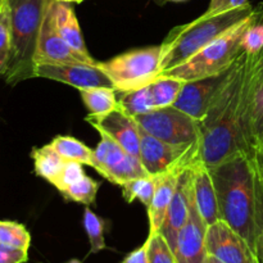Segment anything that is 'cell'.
Masks as SVG:
<instances>
[{
	"label": "cell",
	"instance_id": "19",
	"mask_svg": "<svg viewBox=\"0 0 263 263\" xmlns=\"http://www.w3.org/2000/svg\"><path fill=\"white\" fill-rule=\"evenodd\" d=\"M251 136L253 149L263 143V50L257 55L251 102Z\"/></svg>",
	"mask_w": 263,
	"mask_h": 263
},
{
	"label": "cell",
	"instance_id": "7",
	"mask_svg": "<svg viewBox=\"0 0 263 263\" xmlns=\"http://www.w3.org/2000/svg\"><path fill=\"white\" fill-rule=\"evenodd\" d=\"M139 127L149 135L177 146L198 148L200 144V122L174 105L156 108L135 117Z\"/></svg>",
	"mask_w": 263,
	"mask_h": 263
},
{
	"label": "cell",
	"instance_id": "18",
	"mask_svg": "<svg viewBox=\"0 0 263 263\" xmlns=\"http://www.w3.org/2000/svg\"><path fill=\"white\" fill-rule=\"evenodd\" d=\"M181 171L168 172V174L157 176L156 193H154L153 199L148 207L149 234H157L161 231L167 211H168L170 203L174 197L177 177Z\"/></svg>",
	"mask_w": 263,
	"mask_h": 263
},
{
	"label": "cell",
	"instance_id": "31",
	"mask_svg": "<svg viewBox=\"0 0 263 263\" xmlns=\"http://www.w3.org/2000/svg\"><path fill=\"white\" fill-rule=\"evenodd\" d=\"M10 51V13L8 0L0 4V76H4Z\"/></svg>",
	"mask_w": 263,
	"mask_h": 263
},
{
	"label": "cell",
	"instance_id": "16",
	"mask_svg": "<svg viewBox=\"0 0 263 263\" xmlns=\"http://www.w3.org/2000/svg\"><path fill=\"white\" fill-rule=\"evenodd\" d=\"M190 167H192L193 198L195 205L207 225H212L221 220V215L210 168L199 161L193 162Z\"/></svg>",
	"mask_w": 263,
	"mask_h": 263
},
{
	"label": "cell",
	"instance_id": "3",
	"mask_svg": "<svg viewBox=\"0 0 263 263\" xmlns=\"http://www.w3.org/2000/svg\"><path fill=\"white\" fill-rule=\"evenodd\" d=\"M253 12L254 8L247 4L217 14L203 13L197 20L175 27L161 45L159 73L189 61L198 51L251 17Z\"/></svg>",
	"mask_w": 263,
	"mask_h": 263
},
{
	"label": "cell",
	"instance_id": "32",
	"mask_svg": "<svg viewBox=\"0 0 263 263\" xmlns=\"http://www.w3.org/2000/svg\"><path fill=\"white\" fill-rule=\"evenodd\" d=\"M84 164L77 163V162H67L66 166H64L63 171H62L61 176H59L58 181L54 186L62 192L66 187L71 186L72 184L77 182L79 180H81L85 176V171L82 168Z\"/></svg>",
	"mask_w": 263,
	"mask_h": 263
},
{
	"label": "cell",
	"instance_id": "42",
	"mask_svg": "<svg viewBox=\"0 0 263 263\" xmlns=\"http://www.w3.org/2000/svg\"><path fill=\"white\" fill-rule=\"evenodd\" d=\"M68 263H80V262L76 261V259H73V261H71V262H68Z\"/></svg>",
	"mask_w": 263,
	"mask_h": 263
},
{
	"label": "cell",
	"instance_id": "29",
	"mask_svg": "<svg viewBox=\"0 0 263 263\" xmlns=\"http://www.w3.org/2000/svg\"><path fill=\"white\" fill-rule=\"evenodd\" d=\"M104 221L92 212L89 207L84 212V228L90 243V253L97 254L105 249Z\"/></svg>",
	"mask_w": 263,
	"mask_h": 263
},
{
	"label": "cell",
	"instance_id": "2",
	"mask_svg": "<svg viewBox=\"0 0 263 263\" xmlns=\"http://www.w3.org/2000/svg\"><path fill=\"white\" fill-rule=\"evenodd\" d=\"M208 168L215 184L221 220L256 251L263 226V180L253 157L239 154Z\"/></svg>",
	"mask_w": 263,
	"mask_h": 263
},
{
	"label": "cell",
	"instance_id": "27",
	"mask_svg": "<svg viewBox=\"0 0 263 263\" xmlns=\"http://www.w3.org/2000/svg\"><path fill=\"white\" fill-rule=\"evenodd\" d=\"M0 244L28 251L31 246V234L22 223L15 221H0Z\"/></svg>",
	"mask_w": 263,
	"mask_h": 263
},
{
	"label": "cell",
	"instance_id": "30",
	"mask_svg": "<svg viewBox=\"0 0 263 263\" xmlns=\"http://www.w3.org/2000/svg\"><path fill=\"white\" fill-rule=\"evenodd\" d=\"M146 244L149 263H176L174 249L161 233L149 234Z\"/></svg>",
	"mask_w": 263,
	"mask_h": 263
},
{
	"label": "cell",
	"instance_id": "6",
	"mask_svg": "<svg viewBox=\"0 0 263 263\" xmlns=\"http://www.w3.org/2000/svg\"><path fill=\"white\" fill-rule=\"evenodd\" d=\"M161 62V45L126 51L98 67L112 81L116 91L126 92L146 86L157 79Z\"/></svg>",
	"mask_w": 263,
	"mask_h": 263
},
{
	"label": "cell",
	"instance_id": "34",
	"mask_svg": "<svg viewBox=\"0 0 263 263\" xmlns=\"http://www.w3.org/2000/svg\"><path fill=\"white\" fill-rule=\"evenodd\" d=\"M27 261L28 251L0 244V263H26Z\"/></svg>",
	"mask_w": 263,
	"mask_h": 263
},
{
	"label": "cell",
	"instance_id": "25",
	"mask_svg": "<svg viewBox=\"0 0 263 263\" xmlns=\"http://www.w3.org/2000/svg\"><path fill=\"white\" fill-rule=\"evenodd\" d=\"M121 187H122V197L126 202L133 203L134 200L138 199L148 208L156 193L157 176L139 177L127 181Z\"/></svg>",
	"mask_w": 263,
	"mask_h": 263
},
{
	"label": "cell",
	"instance_id": "43",
	"mask_svg": "<svg viewBox=\"0 0 263 263\" xmlns=\"http://www.w3.org/2000/svg\"><path fill=\"white\" fill-rule=\"evenodd\" d=\"M3 2H5V0H0V4H2V3H3Z\"/></svg>",
	"mask_w": 263,
	"mask_h": 263
},
{
	"label": "cell",
	"instance_id": "38",
	"mask_svg": "<svg viewBox=\"0 0 263 263\" xmlns=\"http://www.w3.org/2000/svg\"><path fill=\"white\" fill-rule=\"evenodd\" d=\"M204 263H222V262H220V261H218V259H216L215 257L207 256V258H205V262Z\"/></svg>",
	"mask_w": 263,
	"mask_h": 263
},
{
	"label": "cell",
	"instance_id": "9",
	"mask_svg": "<svg viewBox=\"0 0 263 263\" xmlns=\"http://www.w3.org/2000/svg\"><path fill=\"white\" fill-rule=\"evenodd\" d=\"M205 249L208 256L222 263H259L248 241L222 220L208 225Z\"/></svg>",
	"mask_w": 263,
	"mask_h": 263
},
{
	"label": "cell",
	"instance_id": "21",
	"mask_svg": "<svg viewBox=\"0 0 263 263\" xmlns=\"http://www.w3.org/2000/svg\"><path fill=\"white\" fill-rule=\"evenodd\" d=\"M54 151L67 162H77L95 168V154L92 149L73 136H57L50 141Z\"/></svg>",
	"mask_w": 263,
	"mask_h": 263
},
{
	"label": "cell",
	"instance_id": "33",
	"mask_svg": "<svg viewBox=\"0 0 263 263\" xmlns=\"http://www.w3.org/2000/svg\"><path fill=\"white\" fill-rule=\"evenodd\" d=\"M247 4H249L248 0H211L204 14H217V13L228 12V10L241 8Z\"/></svg>",
	"mask_w": 263,
	"mask_h": 263
},
{
	"label": "cell",
	"instance_id": "10",
	"mask_svg": "<svg viewBox=\"0 0 263 263\" xmlns=\"http://www.w3.org/2000/svg\"><path fill=\"white\" fill-rule=\"evenodd\" d=\"M235 63L229 69L215 76L194 81H185L179 98L174 103V107L200 122L207 115L212 100L233 74Z\"/></svg>",
	"mask_w": 263,
	"mask_h": 263
},
{
	"label": "cell",
	"instance_id": "44",
	"mask_svg": "<svg viewBox=\"0 0 263 263\" xmlns=\"http://www.w3.org/2000/svg\"><path fill=\"white\" fill-rule=\"evenodd\" d=\"M262 7H263V5H262Z\"/></svg>",
	"mask_w": 263,
	"mask_h": 263
},
{
	"label": "cell",
	"instance_id": "26",
	"mask_svg": "<svg viewBox=\"0 0 263 263\" xmlns=\"http://www.w3.org/2000/svg\"><path fill=\"white\" fill-rule=\"evenodd\" d=\"M243 50L248 54H258L263 50V7L254 8L248 27L241 40Z\"/></svg>",
	"mask_w": 263,
	"mask_h": 263
},
{
	"label": "cell",
	"instance_id": "35",
	"mask_svg": "<svg viewBox=\"0 0 263 263\" xmlns=\"http://www.w3.org/2000/svg\"><path fill=\"white\" fill-rule=\"evenodd\" d=\"M121 263H149L148 244H146V241L143 246L139 247L138 249H135V251H133L131 253H128Z\"/></svg>",
	"mask_w": 263,
	"mask_h": 263
},
{
	"label": "cell",
	"instance_id": "23",
	"mask_svg": "<svg viewBox=\"0 0 263 263\" xmlns=\"http://www.w3.org/2000/svg\"><path fill=\"white\" fill-rule=\"evenodd\" d=\"M184 84L185 81L176 79V77H157L154 81L149 84V91H151L154 107L164 108L174 105Z\"/></svg>",
	"mask_w": 263,
	"mask_h": 263
},
{
	"label": "cell",
	"instance_id": "39",
	"mask_svg": "<svg viewBox=\"0 0 263 263\" xmlns=\"http://www.w3.org/2000/svg\"><path fill=\"white\" fill-rule=\"evenodd\" d=\"M57 2H62V3H82L85 2V0H57Z\"/></svg>",
	"mask_w": 263,
	"mask_h": 263
},
{
	"label": "cell",
	"instance_id": "24",
	"mask_svg": "<svg viewBox=\"0 0 263 263\" xmlns=\"http://www.w3.org/2000/svg\"><path fill=\"white\" fill-rule=\"evenodd\" d=\"M121 94L122 97L118 99V107L130 117L135 118L156 109L151 91H149V85L140 89L131 90V91L121 92Z\"/></svg>",
	"mask_w": 263,
	"mask_h": 263
},
{
	"label": "cell",
	"instance_id": "12",
	"mask_svg": "<svg viewBox=\"0 0 263 263\" xmlns=\"http://www.w3.org/2000/svg\"><path fill=\"white\" fill-rule=\"evenodd\" d=\"M35 77L53 80L62 84L71 85L79 90L92 87H113L109 77L98 64L61 63L37 64L35 66Z\"/></svg>",
	"mask_w": 263,
	"mask_h": 263
},
{
	"label": "cell",
	"instance_id": "28",
	"mask_svg": "<svg viewBox=\"0 0 263 263\" xmlns=\"http://www.w3.org/2000/svg\"><path fill=\"white\" fill-rule=\"evenodd\" d=\"M99 186V182L85 175L81 180L62 190L61 194L69 200H73V202L81 203V204L85 205H90L95 202Z\"/></svg>",
	"mask_w": 263,
	"mask_h": 263
},
{
	"label": "cell",
	"instance_id": "15",
	"mask_svg": "<svg viewBox=\"0 0 263 263\" xmlns=\"http://www.w3.org/2000/svg\"><path fill=\"white\" fill-rule=\"evenodd\" d=\"M192 185V167L187 166L180 172L179 177H177L174 197H172L166 218H164L163 225H162L161 231H159L166 238V240L168 241L174 252L180 230L184 228L187 216H189Z\"/></svg>",
	"mask_w": 263,
	"mask_h": 263
},
{
	"label": "cell",
	"instance_id": "17",
	"mask_svg": "<svg viewBox=\"0 0 263 263\" xmlns=\"http://www.w3.org/2000/svg\"><path fill=\"white\" fill-rule=\"evenodd\" d=\"M50 9L51 14H53L54 26L59 35L63 37V40L80 55L85 57L90 61H95L87 50L73 8L68 3L50 0Z\"/></svg>",
	"mask_w": 263,
	"mask_h": 263
},
{
	"label": "cell",
	"instance_id": "37",
	"mask_svg": "<svg viewBox=\"0 0 263 263\" xmlns=\"http://www.w3.org/2000/svg\"><path fill=\"white\" fill-rule=\"evenodd\" d=\"M256 254L258 257L259 263H263V226L256 241Z\"/></svg>",
	"mask_w": 263,
	"mask_h": 263
},
{
	"label": "cell",
	"instance_id": "41",
	"mask_svg": "<svg viewBox=\"0 0 263 263\" xmlns=\"http://www.w3.org/2000/svg\"><path fill=\"white\" fill-rule=\"evenodd\" d=\"M168 2H185V0H168Z\"/></svg>",
	"mask_w": 263,
	"mask_h": 263
},
{
	"label": "cell",
	"instance_id": "14",
	"mask_svg": "<svg viewBox=\"0 0 263 263\" xmlns=\"http://www.w3.org/2000/svg\"><path fill=\"white\" fill-rule=\"evenodd\" d=\"M86 121L97 131L107 134L128 154L139 158L140 151V127L135 118L126 115L120 107L103 117L87 116Z\"/></svg>",
	"mask_w": 263,
	"mask_h": 263
},
{
	"label": "cell",
	"instance_id": "1",
	"mask_svg": "<svg viewBox=\"0 0 263 263\" xmlns=\"http://www.w3.org/2000/svg\"><path fill=\"white\" fill-rule=\"evenodd\" d=\"M257 55L244 51L233 74L212 100L200 121L197 161L213 167L239 154L253 156L251 136V102Z\"/></svg>",
	"mask_w": 263,
	"mask_h": 263
},
{
	"label": "cell",
	"instance_id": "11",
	"mask_svg": "<svg viewBox=\"0 0 263 263\" xmlns=\"http://www.w3.org/2000/svg\"><path fill=\"white\" fill-rule=\"evenodd\" d=\"M61 64V63H86L98 64L97 61H90L74 51L57 31L54 26L53 14L50 9V0H46L37 45L35 51V66L37 64Z\"/></svg>",
	"mask_w": 263,
	"mask_h": 263
},
{
	"label": "cell",
	"instance_id": "8",
	"mask_svg": "<svg viewBox=\"0 0 263 263\" xmlns=\"http://www.w3.org/2000/svg\"><path fill=\"white\" fill-rule=\"evenodd\" d=\"M198 148L177 146L149 135L140 128L139 159L149 176L181 171L197 161Z\"/></svg>",
	"mask_w": 263,
	"mask_h": 263
},
{
	"label": "cell",
	"instance_id": "36",
	"mask_svg": "<svg viewBox=\"0 0 263 263\" xmlns=\"http://www.w3.org/2000/svg\"><path fill=\"white\" fill-rule=\"evenodd\" d=\"M252 157H253L254 163H256L259 175H261V177L263 180V143L259 144V145L254 149V153Z\"/></svg>",
	"mask_w": 263,
	"mask_h": 263
},
{
	"label": "cell",
	"instance_id": "5",
	"mask_svg": "<svg viewBox=\"0 0 263 263\" xmlns=\"http://www.w3.org/2000/svg\"><path fill=\"white\" fill-rule=\"evenodd\" d=\"M251 17L198 51L189 61L168 71L161 72L157 77L168 76L176 77L182 81H194L215 76L229 69L244 53L241 40Z\"/></svg>",
	"mask_w": 263,
	"mask_h": 263
},
{
	"label": "cell",
	"instance_id": "4",
	"mask_svg": "<svg viewBox=\"0 0 263 263\" xmlns=\"http://www.w3.org/2000/svg\"><path fill=\"white\" fill-rule=\"evenodd\" d=\"M46 0H8L10 51L4 80L14 86L35 77V51Z\"/></svg>",
	"mask_w": 263,
	"mask_h": 263
},
{
	"label": "cell",
	"instance_id": "40",
	"mask_svg": "<svg viewBox=\"0 0 263 263\" xmlns=\"http://www.w3.org/2000/svg\"><path fill=\"white\" fill-rule=\"evenodd\" d=\"M154 2H156L157 4H159V5H163V4H166L168 0H154Z\"/></svg>",
	"mask_w": 263,
	"mask_h": 263
},
{
	"label": "cell",
	"instance_id": "13",
	"mask_svg": "<svg viewBox=\"0 0 263 263\" xmlns=\"http://www.w3.org/2000/svg\"><path fill=\"white\" fill-rule=\"evenodd\" d=\"M207 222L203 220L195 205L193 198H190L189 216L184 228L180 230L175 247V258L176 263H204L207 258L205 249V234H207Z\"/></svg>",
	"mask_w": 263,
	"mask_h": 263
},
{
	"label": "cell",
	"instance_id": "22",
	"mask_svg": "<svg viewBox=\"0 0 263 263\" xmlns=\"http://www.w3.org/2000/svg\"><path fill=\"white\" fill-rule=\"evenodd\" d=\"M116 92L117 91L113 87H92L80 90L82 102L91 117H103L118 107Z\"/></svg>",
	"mask_w": 263,
	"mask_h": 263
},
{
	"label": "cell",
	"instance_id": "20",
	"mask_svg": "<svg viewBox=\"0 0 263 263\" xmlns=\"http://www.w3.org/2000/svg\"><path fill=\"white\" fill-rule=\"evenodd\" d=\"M31 158L33 159L35 174L43 177L51 185H55L66 166L67 161H64L50 144L44 145L41 148H35L31 153Z\"/></svg>",
	"mask_w": 263,
	"mask_h": 263
}]
</instances>
